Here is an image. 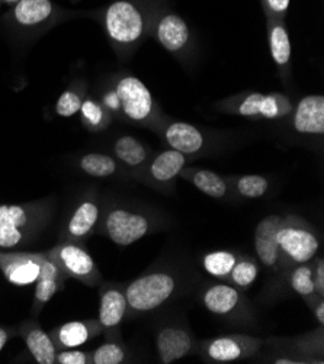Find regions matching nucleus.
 I'll return each mask as SVG.
<instances>
[{
	"mask_svg": "<svg viewBox=\"0 0 324 364\" xmlns=\"http://www.w3.org/2000/svg\"><path fill=\"white\" fill-rule=\"evenodd\" d=\"M100 334L102 326L98 319L70 321L58 325L50 333L57 350L79 348Z\"/></svg>",
	"mask_w": 324,
	"mask_h": 364,
	"instance_id": "obj_24",
	"label": "nucleus"
},
{
	"mask_svg": "<svg viewBox=\"0 0 324 364\" xmlns=\"http://www.w3.org/2000/svg\"><path fill=\"white\" fill-rule=\"evenodd\" d=\"M128 316L125 284L117 282H102L99 284V316L102 333L106 338H118L120 326Z\"/></svg>",
	"mask_w": 324,
	"mask_h": 364,
	"instance_id": "obj_12",
	"label": "nucleus"
},
{
	"mask_svg": "<svg viewBox=\"0 0 324 364\" xmlns=\"http://www.w3.org/2000/svg\"><path fill=\"white\" fill-rule=\"evenodd\" d=\"M79 168L96 178L113 177L120 171V163L114 156L103 154V153H88L79 159Z\"/></svg>",
	"mask_w": 324,
	"mask_h": 364,
	"instance_id": "obj_29",
	"label": "nucleus"
},
{
	"mask_svg": "<svg viewBox=\"0 0 324 364\" xmlns=\"http://www.w3.org/2000/svg\"><path fill=\"white\" fill-rule=\"evenodd\" d=\"M80 121L83 127L92 132H100L111 125L114 117L100 103L99 99L86 97L80 107Z\"/></svg>",
	"mask_w": 324,
	"mask_h": 364,
	"instance_id": "obj_30",
	"label": "nucleus"
},
{
	"mask_svg": "<svg viewBox=\"0 0 324 364\" xmlns=\"http://www.w3.org/2000/svg\"><path fill=\"white\" fill-rule=\"evenodd\" d=\"M266 29L271 57L278 68L279 77L288 80L291 76L293 47L290 33H288V29L285 26V19L266 18Z\"/></svg>",
	"mask_w": 324,
	"mask_h": 364,
	"instance_id": "obj_22",
	"label": "nucleus"
},
{
	"mask_svg": "<svg viewBox=\"0 0 324 364\" xmlns=\"http://www.w3.org/2000/svg\"><path fill=\"white\" fill-rule=\"evenodd\" d=\"M239 254L229 250H217L207 252L201 260L202 269L214 279L227 282L231 269L236 264Z\"/></svg>",
	"mask_w": 324,
	"mask_h": 364,
	"instance_id": "obj_31",
	"label": "nucleus"
},
{
	"mask_svg": "<svg viewBox=\"0 0 324 364\" xmlns=\"http://www.w3.org/2000/svg\"><path fill=\"white\" fill-rule=\"evenodd\" d=\"M113 154L120 164L132 171H141L153 153L138 138L132 135H120L113 141Z\"/></svg>",
	"mask_w": 324,
	"mask_h": 364,
	"instance_id": "obj_25",
	"label": "nucleus"
},
{
	"mask_svg": "<svg viewBox=\"0 0 324 364\" xmlns=\"http://www.w3.org/2000/svg\"><path fill=\"white\" fill-rule=\"evenodd\" d=\"M160 0H114L100 12L108 41L121 58H128L150 33Z\"/></svg>",
	"mask_w": 324,
	"mask_h": 364,
	"instance_id": "obj_1",
	"label": "nucleus"
},
{
	"mask_svg": "<svg viewBox=\"0 0 324 364\" xmlns=\"http://www.w3.org/2000/svg\"><path fill=\"white\" fill-rule=\"evenodd\" d=\"M46 252L0 251V272L15 286H29L37 282L41 273Z\"/></svg>",
	"mask_w": 324,
	"mask_h": 364,
	"instance_id": "obj_16",
	"label": "nucleus"
},
{
	"mask_svg": "<svg viewBox=\"0 0 324 364\" xmlns=\"http://www.w3.org/2000/svg\"><path fill=\"white\" fill-rule=\"evenodd\" d=\"M310 308H311L318 325L323 326L324 325V298H318Z\"/></svg>",
	"mask_w": 324,
	"mask_h": 364,
	"instance_id": "obj_39",
	"label": "nucleus"
},
{
	"mask_svg": "<svg viewBox=\"0 0 324 364\" xmlns=\"http://www.w3.org/2000/svg\"><path fill=\"white\" fill-rule=\"evenodd\" d=\"M314 282L318 295L324 298V260L321 256L314 259Z\"/></svg>",
	"mask_w": 324,
	"mask_h": 364,
	"instance_id": "obj_37",
	"label": "nucleus"
},
{
	"mask_svg": "<svg viewBox=\"0 0 324 364\" xmlns=\"http://www.w3.org/2000/svg\"><path fill=\"white\" fill-rule=\"evenodd\" d=\"M179 177L188 180L199 192L212 199H224L230 192L227 178L211 170L187 166L179 173Z\"/></svg>",
	"mask_w": 324,
	"mask_h": 364,
	"instance_id": "obj_26",
	"label": "nucleus"
},
{
	"mask_svg": "<svg viewBox=\"0 0 324 364\" xmlns=\"http://www.w3.org/2000/svg\"><path fill=\"white\" fill-rule=\"evenodd\" d=\"M215 107L224 114L234 117L279 121L291 117L294 103L290 96L283 93L243 92L217 102Z\"/></svg>",
	"mask_w": 324,
	"mask_h": 364,
	"instance_id": "obj_6",
	"label": "nucleus"
},
{
	"mask_svg": "<svg viewBox=\"0 0 324 364\" xmlns=\"http://www.w3.org/2000/svg\"><path fill=\"white\" fill-rule=\"evenodd\" d=\"M188 156L167 149L152 154L147 164L140 171L141 178L146 185L164 192L173 186V181L179 177L182 168L188 166Z\"/></svg>",
	"mask_w": 324,
	"mask_h": 364,
	"instance_id": "obj_14",
	"label": "nucleus"
},
{
	"mask_svg": "<svg viewBox=\"0 0 324 364\" xmlns=\"http://www.w3.org/2000/svg\"><path fill=\"white\" fill-rule=\"evenodd\" d=\"M19 2V0H0V5H9V6H14V5H16Z\"/></svg>",
	"mask_w": 324,
	"mask_h": 364,
	"instance_id": "obj_40",
	"label": "nucleus"
},
{
	"mask_svg": "<svg viewBox=\"0 0 324 364\" xmlns=\"http://www.w3.org/2000/svg\"><path fill=\"white\" fill-rule=\"evenodd\" d=\"M114 89L118 100V115L121 119L153 129L162 118V111L142 80L130 75L121 73L117 75L110 83Z\"/></svg>",
	"mask_w": 324,
	"mask_h": 364,
	"instance_id": "obj_3",
	"label": "nucleus"
},
{
	"mask_svg": "<svg viewBox=\"0 0 324 364\" xmlns=\"http://www.w3.org/2000/svg\"><path fill=\"white\" fill-rule=\"evenodd\" d=\"M276 241L282 254L283 272L311 262L317 257L321 247L318 231L298 215H282Z\"/></svg>",
	"mask_w": 324,
	"mask_h": 364,
	"instance_id": "obj_5",
	"label": "nucleus"
},
{
	"mask_svg": "<svg viewBox=\"0 0 324 364\" xmlns=\"http://www.w3.org/2000/svg\"><path fill=\"white\" fill-rule=\"evenodd\" d=\"M179 276L169 269L152 270L125 284L128 315H146L163 306L177 290Z\"/></svg>",
	"mask_w": 324,
	"mask_h": 364,
	"instance_id": "obj_4",
	"label": "nucleus"
},
{
	"mask_svg": "<svg viewBox=\"0 0 324 364\" xmlns=\"http://www.w3.org/2000/svg\"><path fill=\"white\" fill-rule=\"evenodd\" d=\"M60 12L53 0H19L6 19L21 32L35 33L50 28L60 18Z\"/></svg>",
	"mask_w": 324,
	"mask_h": 364,
	"instance_id": "obj_13",
	"label": "nucleus"
},
{
	"mask_svg": "<svg viewBox=\"0 0 324 364\" xmlns=\"http://www.w3.org/2000/svg\"><path fill=\"white\" fill-rule=\"evenodd\" d=\"M266 18L285 19L291 0H261Z\"/></svg>",
	"mask_w": 324,
	"mask_h": 364,
	"instance_id": "obj_36",
	"label": "nucleus"
},
{
	"mask_svg": "<svg viewBox=\"0 0 324 364\" xmlns=\"http://www.w3.org/2000/svg\"><path fill=\"white\" fill-rule=\"evenodd\" d=\"M88 97L86 83H75L64 90L56 102V114L61 118H70L79 114L80 107Z\"/></svg>",
	"mask_w": 324,
	"mask_h": 364,
	"instance_id": "obj_33",
	"label": "nucleus"
},
{
	"mask_svg": "<svg viewBox=\"0 0 324 364\" xmlns=\"http://www.w3.org/2000/svg\"><path fill=\"white\" fill-rule=\"evenodd\" d=\"M128 353L121 337L108 338L96 350L90 353L92 364H122L127 363Z\"/></svg>",
	"mask_w": 324,
	"mask_h": 364,
	"instance_id": "obj_34",
	"label": "nucleus"
},
{
	"mask_svg": "<svg viewBox=\"0 0 324 364\" xmlns=\"http://www.w3.org/2000/svg\"><path fill=\"white\" fill-rule=\"evenodd\" d=\"M56 363L57 364H89L90 353L79 348L57 350Z\"/></svg>",
	"mask_w": 324,
	"mask_h": 364,
	"instance_id": "obj_35",
	"label": "nucleus"
},
{
	"mask_svg": "<svg viewBox=\"0 0 324 364\" xmlns=\"http://www.w3.org/2000/svg\"><path fill=\"white\" fill-rule=\"evenodd\" d=\"M201 302L208 312L230 319L244 316L247 309V301L241 290L227 282L207 286L201 294Z\"/></svg>",
	"mask_w": 324,
	"mask_h": 364,
	"instance_id": "obj_17",
	"label": "nucleus"
},
{
	"mask_svg": "<svg viewBox=\"0 0 324 364\" xmlns=\"http://www.w3.org/2000/svg\"><path fill=\"white\" fill-rule=\"evenodd\" d=\"M54 208L50 199L0 205V251L31 245L47 228Z\"/></svg>",
	"mask_w": 324,
	"mask_h": 364,
	"instance_id": "obj_2",
	"label": "nucleus"
},
{
	"mask_svg": "<svg viewBox=\"0 0 324 364\" xmlns=\"http://www.w3.org/2000/svg\"><path fill=\"white\" fill-rule=\"evenodd\" d=\"M291 127L300 135H324V96L308 95L294 105L291 112Z\"/></svg>",
	"mask_w": 324,
	"mask_h": 364,
	"instance_id": "obj_20",
	"label": "nucleus"
},
{
	"mask_svg": "<svg viewBox=\"0 0 324 364\" xmlns=\"http://www.w3.org/2000/svg\"><path fill=\"white\" fill-rule=\"evenodd\" d=\"M152 131L159 135L162 142L167 145L169 149L188 157L204 154L217 144V139L214 138L212 132L163 115Z\"/></svg>",
	"mask_w": 324,
	"mask_h": 364,
	"instance_id": "obj_9",
	"label": "nucleus"
},
{
	"mask_svg": "<svg viewBox=\"0 0 324 364\" xmlns=\"http://www.w3.org/2000/svg\"><path fill=\"white\" fill-rule=\"evenodd\" d=\"M259 273L261 264L258 263V260L250 256H240L239 254L236 264L229 274L227 283L237 287L241 292H246V290L258 280Z\"/></svg>",
	"mask_w": 324,
	"mask_h": 364,
	"instance_id": "obj_32",
	"label": "nucleus"
},
{
	"mask_svg": "<svg viewBox=\"0 0 324 364\" xmlns=\"http://www.w3.org/2000/svg\"><path fill=\"white\" fill-rule=\"evenodd\" d=\"M18 326V337L25 343L29 354L33 361L38 364H56L57 347L51 336L38 323V321L32 318Z\"/></svg>",
	"mask_w": 324,
	"mask_h": 364,
	"instance_id": "obj_21",
	"label": "nucleus"
},
{
	"mask_svg": "<svg viewBox=\"0 0 324 364\" xmlns=\"http://www.w3.org/2000/svg\"><path fill=\"white\" fill-rule=\"evenodd\" d=\"M266 341L247 334H230L205 340L198 346L201 355L208 363H233L256 355Z\"/></svg>",
	"mask_w": 324,
	"mask_h": 364,
	"instance_id": "obj_11",
	"label": "nucleus"
},
{
	"mask_svg": "<svg viewBox=\"0 0 324 364\" xmlns=\"http://www.w3.org/2000/svg\"><path fill=\"white\" fill-rule=\"evenodd\" d=\"M46 252L67 279L71 277L89 287H98L103 282L98 264L82 242L60 241Z\"/></svg>",
	"mask_w": 324,
	"mask_h": 364,
	"instance_id": "obj_10",
	"label": "nucleus"
},
{
	"mask_svg": "<svg viewBox=\"0 0 324 364\" xmlns=\"http://www.w3.org/2000/svg\"><path fill=\"white\" fill-rule=\"evenodd\" d=\"M195 346V337L188 325L164 323L156 333L157 355L163 364H170L192 354Z\"/></svg>",
	"mask_w": 324,
	"mask_h": 364,
	"instance_id": "obj_18",
	"label": "nucleus"
},
{
	"mask_svg": "<svg viewBox=\"0 0 324 364\" xmlns=\"http://www.w3.org/2000/svg\"><path fill=\"white\" fill-rule=\"evenodd\" d=\"M149 36L155 38L162 48L172 54L177 61L185 64L192 60L197 51L195 36L188 22L181 15L166 8L163 2H160L153 15Z\"/></svg>",
	"mask_w": 324,
	"mask_h": 364,
	"instance_id": "obj_7",
	"label": "nucleus"
},
{
	"mask_svg": "<svg viewBox=\"0 0 324 364\" xmlns=\"http://www.w3.org/2000/svg\"><path fill=\"white\" fill-rule=\"evenodd\" d=\"M153 215L125 206L108 209L102 220V232L114 244L127 247L146 237L155 228Z\"/></svg>",
	"mask_w": 324,
	"mask_h": 364,
	"instance_id": "obj_8",
	"label": "nucleus"
},
{
	"mask_svg": "<svg viewBox=\"0 0 324 364\" xmlns=\"http://www.w3.org/2000/svg\"><path fill=\"white\" fill-rule=\"evenodd\" d=\"M100 220V200L96 193L85 195L67 218L60 241L83 242L96 230Z\"/></svg>",
	"mask_w": 324,
	"mask_h": 364,
	"instance_id": "obj_15",
	"label": "nucleus"
},
{
	"mask_svg": "<svg viewBox=\"0 0 324 364\" xmlns=\"http://www.w3.org/2000/svg\"><path fill=\"white\" fill-rule=\"evenodd\" d=\"M282 223V215L273 213L265 216L255 228V250L259 263L272 273L283 270L282 254L276 241V234Z\"/></svg>",
	"mask_w": 324,
	"mask_h": 364,
	"instance_id": "obj_19",
	"label": "nucleus"
},
{
	"mask_svg": "<svg viewBox=\"0 0 324 364\" xmlns=\"http://www.w3.org/2000/svg\"><path fill=\"white\" fill-rule=\"evenodd\" d=\"M66 280L67 277L64 276V273L46 252L40 277L37 279V282H35L37 286H35V294H33V301L31 308V315L33 318L38 316L40 312L46 308V305L53 299V296L64 289Z\"/></svg>",
	"mask_w": 324,
	"mask_h": 364,
	"instance_id": "obj_23",
	"label": "nucleus"
},
{
	"mask_svg": "<svg viewBox=\"0 0 324 364\" xmlns=\"http://www.w3.org/2000/svg\"><path fill=\"white\" fill-rule=\"evenodd\" d=\"M286 273L288 284L308 306L321 298L317 292L314 282V259L311 262L291 267Z\"/></svg>",
	"mask_w": 324,
	"mask_h": 364,
	"instance_id": "obj_27",
	"label": "nucleus"
},
{
	"mask_svg": "<svg viewBox=\"0 0 324 364\" xmlns=\"http://www.w3.org/2000/svg\"><path fill=\"white\" fill-rule=\"evenodd\" d=\"M14 337H18V326H9V325H0V351L5 348L9 340Z\"/></svg>",
	"mask_w": 324,
	"mask_h": 364,
	"instance_id": "obj_38",
	"label": "nucleus"
},
{
	"mask_svg": "<svg viewBox=\"0 0 324 364\" xmlns=\"http://www.w3.org/2000/svg\"><path fill=\"white\" fill-rule=\"evenodd\" d=\"M230 191L244 199H258L268 193L271 181L262 174H241L226 176Z\"/></svg>",
	"mask_w": 324,
	"mask_h": 364,
	"instance_id": "obj_28",
	"label": "nucleus"
}]
</instances>
